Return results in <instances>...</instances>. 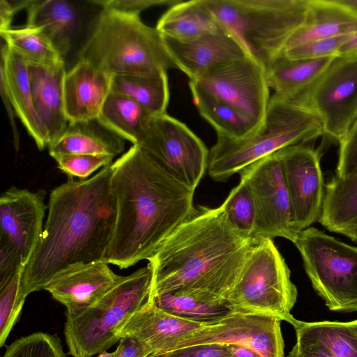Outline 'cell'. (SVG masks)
<instances>
[{
  "label": "cell",
  "instance_id": "6da1fadb",
  "mask_svg": "<svg viewBox=\"0 0 357 357\" xmlns=\"http://www.w3.org/2000/svg\"><path fill=\"white\" fill-rule=\"evenodd\" d=\"M112 168L116 218L102 260L124 269L151 258L190 216L195 190L137 144Z\"/></svg>",
  "mask_w": 357,
  "mask_h": 357
},
{
  "label": "cell",
  "instance_id": "7a4b0ae2",
  "mask_svg": "<svg viewBox=\"0 0 357 357\" xmlns=\"http://www.w3.org/2000/svg\"><path fill=\"white\" fill-rule=\"evenodd\" d=\"M112 164L86 179L68 177L50 195L38 245L22 275L20 296L45 289L61 270L102 259L116 218Z\"/></svg>",
  "mask_w": 357,
  "mask_h": 357
},
{
  "label": "cell",
  "instance_id": "3957f363",
  "mask_svg": "<svg viewBox=\"0 0 357 357\" xmlns=\"http://www.w3.org/2000/svg\"><path fill=\"white\" fill-rule=\"evenodd\" d=\"M252 241L233 227L222 205L195 206L148 259L152 271L149 298L167 292L192 291L226 299Z\"/></svg>",
  "mask_w": 357,
  "mask_h": 357
},
{
  "label": "cell",
  "instance_id": "277c9868",
  "mask_svg": "<svg viewBox=\"0 0 357 357\" xmlns=\"http://www.w3.org/2000/svg\"><path fill=\"white\" fill-rule=\"evenodd\" d=\"M322 135V123L312 110L273 94L252 134L238 139L217 136L209 151L208 173L213 180L224 181L282 149L307 144Z\"/></svg>",
  "mask_w": 357,
  "mask_h": 357
},
{
  "label": "cell",
  "instance_id": "5b68a950",
  "mask_svg": "<svg viewBox=\"0 0 357 357\" xmlns=\"http://www.w3.org/2000/svg\"><path fill=\"white\" fill-rule=\"evenodd\" d=\"M79 56L112 77L177 69L155 27L110 10L102 9Z\"/></svg>",
  "mask_w": 357,
  "mask_h": 357
},
{
  "label": "cell",
  "instance_id": "8992f818",
  "mask_svg": "<svg viewBox=\"0 0 357 357\" xmlns=\"http://www.w3.org/2000/svg\"><path fill=\"white\" fill-rule=\"evenodd\" d=\"M220 24L247 54L265 67L303 24L308 0H205Z\"/></svg>",
  "mask_w": 357,
  "mask_h": 357
},
{
  "label": "cell",
  "instance_id": "52a82bcc",
  "mask_svg": "<svg viewBox=\"0 0 357 357\" xmlns=\"http://www.w3.org/2000/svg\"><path fill=\"white\" fill-rule=\"evenodd\" d=\"M151 282L152 271L147 265L121 276L107 294L87 308L66 314L63 333L68 354L93 357L119 342L121 328L148 301Z\"/></svg>",
  "mask_w": 357,
  "mask_h": 357
},
{
  "label": "cell",
  "instance_id": "ba28073f",
  "mask_svg": "<svg viewBox=\"0 0 357 357\" xmlns=\"http://www.w3.org/2000/svg\"><path fill=\"white\" fill-rule=\"evenodd\" d=\"M298 296L290 270L273 239L252 238L238 278L226 297L234 311L260 314L285 321L293 326L291 314Z\"/></svg>",
  "mask_w": 357,
  "mask_h": 357
},
{
  "label": "cell",
  "instance_id": "9c48e42d",
  "mask_svg": "<svg viewBox=\"0 0 357 357\" xmlns=\"http://www.w3.org/2000/svg\"><path fill=\"white\" fill-rule=\"evenodd\" d=\"M294 245L317 294L333 311H357V247L309 227Z\"/></svg>",
  "mask_w": 357,
  "mask_h": 357
},
{
  "label": "cell",
  "instance_id": "30bf717a",
  "mask_svg": "<svg viewBox=\"0 0 357 357\" xmlns=\"http://www.w3.org/2000/svg\"><path fill=\"white\" fill-rule=\"evenodd\" d=\"M137 145L194 190L207 169L209 151L204 142L186 125L166 113L146 119Z\"/></svg>",
  "mask_w": 357,
  "mask_h": 357
},
{
  "label": "cell",
  "instance_id": "8fae6325",
  "mask_svg": "<svg viewBox=\"0 0 357 357\" xmlns=\"http://www.w3.org/2000/svg\"><path fill=\"white\" fill-rule=\"evenodd\" d=\"M248 185L255 211L251 238H286L292 243L298 231L294 225L291 204L276 153L249 165L240 173Z\"/></svg>",
  "mask_w": 357,
  "mask_h": 357
},
{
  "label": "cell",
  "instance_id": "7c38bea8",
  "mask_svg": "<svg viewBox=\"0 0 357 357\" xmlns=\"http://www.w3.org/2000/svg\"><path fill=\"white\" fill-rule=\"evenodd\" d=\"M292 102L312 110L322 123L324 135L339 143L357 118V58L337 56L317 82Z\"/></svg>",
  "mask_w": 357,
  "mask_h": 357
},
{
  "label": "cell",
  "instance_id": "4fadbf2b",
  "mask_svg": "<svg viewBox=\"0 0 357 357\" xmlns=\"http://www.w3.org/2000/svg\"><path fill=\"white\" fill-rule=\"evenodd\" d=\"M189 86L228 104L259 124L271 98L265 66L248 55L190 80Z\"/></svg>",
  "mask_w": 357,
  "mask_h": 357
},
{
  "label": "cell",
  "instance_id": "5bb4252c",
  "mask_svg": "<svg viewBox=\"0 0 357 357\" xmlns=\"http://www.w3.org/2000/svg\"><path fill=\"white\" fill-rule=\"evenodd\" d=\"M280 322L271 316L234 312L218 321L204 325L181 340L173 350L196 344H220L245 347L262 357H284Z\"/></svg>",
  "mask_w": 357,
  "mask_h": 357
},
{
  "label": "cell",
  "instance_id": "9a60e30c",
  "mask_svg": "<svg viewBox=\"0 0 357 357\" xmlns=\"http://www.w3.org/2000/svg\"><path fill=\"white\" fill-rule=\"evenodd\" d=\"M289 192L298 231L319 221L325 194L321 155L307 144H296L277 151Z\"/></svg>",
  "mask_w": 357,
  "mask_h": 357
},
{
  "label": "cell",
  "instance_id": "2e32d148",
  "mask_svg": "<svg viewBox=\"0 0 357 357\" xmlns=\"http://www.w3.org/2000/svg\"><path fill=\"white\" fill-rule=\"evenodd\" d=\"M45 192L11 187L0 197L1 235L18 252L23 266L29 261L43 231L47 206Z\"/></svg>",
  "mask_w": 357,
  "mask_h": 357
},
{
  "label": "cell",
  "instance_id": "e0dca14e",
  "mask_svg": "<svg viewBox=\"0 0 357 357\" xmlns=\"http://www.w3.org/2000/svg\"><path fill=\"white\" fill-rule=\"evenodd\" d=\"M120 277L103 260L77 264L56 273L44 290L66 308V314H73L100 299Z\"/></svg>",
  "mask_w": 357,
  "mask_h": 357
},
{
  "label": "cell",
  "instance_id": "ac0fdd59",
  "mask_svg": "<svg viewBox=\"0 0 357 357\" xmlns=\"http://www.w3.org/2000/svg\"><path fill=\"white\" fill-rule=\"evenodd\" d=\"M163 38L177 69L190 80L248 56L241 44L223 28L218 32L189 40Z\"/></svg>",
  "mask_w": 357,
  "mask_h": 357
},
{
  "label": "cell",
  "instance_id": "d6986e66",
  "mask_svg": "<svg viewBox=\"0 0 357 357\" xmlns=\"http://www.w3.org/2000/svg\"><path fill=\"white\" fill-rule=\"evenodd\" d=\"M204 324L184 319L158 307L148 299L121 328L119 336L132 337L151 352V357L170 351Z\"/></svg>",
  "mask_w": 357,
  "mask_h": 357
},
{
  "label": "cell",
  "instance_id": "ffe728a7",
  "mask_svg": "<svg viewBox=\"0 0 357 357\" xmlns=\"http://www.w3.org/2000/svg\"><path fill=\"white\" fill-rule=\"evenodd\" d=\"M28 73L34 107L50 144L69 125L64 102V61L50 65L28 63Z\"/></svg>",
  "mask_w": 357,
  "mask_h": 357
},
{
  "label": "cell",
  "instance_id": "44dd1931",
  "mask_svg": "<svg viewBox=\"0 0 357 357\" xmlns=\"http://www.w3.org/2000/svg\"><path fill=\"white\" fill-rule=\"evenodd\" d=\"M112 76L91 63L79 59L66 72L64 82L65 109L69 123L98 118L111 92Z\"/></svg>",
  "mask_w": 357,
  "mask_h": 357
},
{
  "label": "cell",
  "instance_id": "7402d4cb",
  "mask_svg": "<svg viewBox=\"0 0 357 357\" xmlns=\"http://www.w3.org/2000/svg\"><path fill=\"white\" fill-rule=\"evenodd\" d=\"M0 84L5 87L15 114L17 116L37 147L48 146L47 134L36 112L30 87L28 62L9 48L1 47Z\"/></svg>",
  "mask_w": 357,
  "mask_h": 357
},
{
  "label": "cell",
  "instance_id": "603a6c76",
  "mask_svg": "<svg viewBox=\"0 0 357 357\" xmlns=\"http://www.w3.org/2000/svg\"><path fill=\"white\" fill-rule=\"evenodd\" d=\"M356 31L357 16L338 0H308L305 21L289 38L284 50L308 41Z\"/></svg>",
  "mask_w": 357,
  "mask_h": 357
},
{
  "label": "cell",
  "instance_id": "cb8c5ba5",
  "mask_svg": "<svg viewBox=\"0 0 357 357\" xmlns=\"http://www.w3.org/2000/svg\"><path fill=\"white\" fill-rule=\"evenodd\" d=\"M125 149V139L98 119L70 123L65 132L48 146L51 156L58 154L106 155L115 157Z\"/></svg>",
  "mask_w": 357,
  "mask_h": 357
},
{
  "label": "cell",
  "instance_id": "d4e9b609",
  "mask_svg": "<svg viewBox=\"0 0 357 357\" xmlns=\"http://www.w3.org/2000/svg\"><path fill=\"white\" fill-rule=\"evenodd\" d=\"M336 57L293 60L281 53L266 67L268 86L275 95L294 101L317 82Z\"/></svg>",
  "mask_w": 357,
  "mask_h": 357
},
{
  "label": "cell",
  "instance_id": "484cf974",
  "mask_svg": "<svg viewBox=\"0 0 357 357\" xmlns=\"http://www.w3.org/2000/svg\"><path fill=\"white\" fill-rule=\"evenodd\" d=\"M155 28L163 37L176 40H192L222 29L205 0L179 1L161 16Z\"/></svg>",
  "mask_w": 357,
  "mask_h": 357
},
{
  "label": "cell",
  "instance_id": "4316f807",
  "mask_svg": "<svg viewBox=\"0 0 357 357\" xmlns=\"http://www.w3.org/2000/svg\"><path fill=\"white\" fill-rule=\"evenodd\" d=\"M149 299L167 312L204 325L218 321L234 312L225 299L208 292L172 291Z\"/></svg>",
  "mask_w": 357,
  "mask_h": 357
},
{
  "label": "cell",
  "instance_id": "83f0119b",
  "mask_svg": "<svg viewBox=\"0 0 357 357\" xmlns=\"http://www.w3.org/2000/svg\"><path fill=\"white\" fill-rule=\"evenodd\" d=\"M26 9V26L42 31L63 56L70 49L75 26L73 7L63 0H33L27 1Z\"/></svg>",
  "mask_w": 357,
  "mask_h": 357
},
{
  "label": "cell",
  "instance_id": "f1b7e54d",
  "mask_svg": "<svg viewBox=\"0 0 357 357\" xmlns=\"http://www.w3.org/2000/svg\"><path fill=\"white\" fill-rule=\"evenodd\" d=\"M319 222L328 230L344 234L357 224V171L326 184Z\"/></svg>",
  "mask_w": 357,
  "mask_h": 357
},
{
  "label": "cell",
  "instance_id": "f546056e",
  "mask_svg": "<svg viewBox=\"0 0 357 357\" xmlns=\"http://www.w3.org/2000/svg\"><path fill=\"white\" fill-rule=\"evenodd\" d=\"M111 92L135 100L151 115L166 113L170 96L164 71L112 76Z\"/></svg>",
  "mask_w": 357,
  "mask_h": 357
},
{
  "label": "cell",
  "instance_id": "4dcf8cb0",
  "mask_svg": "<svg viewBox=\"0 0 357 357\" xmlns=\"http://www.w3.org/2000/svg\"><path fill=\"white\" fill-rule=\"evenodd\" d=\"M296 342L319 344L333 357H357V319L348 322H304L294 326Z\"/></svg>",
  "mask_w": 357,
  "mask_h": 357
},
{
  "label": "cell",
  "instance_id": "1f68e13d",
  "mask_svg": "<svg viewBox=\"0 0 357 357\" xmlns=\"http://www.w3.org/2000/svg\"><path fill=\"white\" fill-rule=\"evenodd\" d=\"M189 86L199 113L215 130L217 136L242 139L252 134L259 126L228 104L195 86Z\"/></svg>",
  "mask_w": 357,
  "mask_h": 357
},
{
  "label": "cell",
  "instance_id": "d6a6232c",
  "mask_svg": "<svg viewBox=\"0 0 357 357\" xmlns=\"http://www.w3.org/2000/svg\"><path fill=\"white\" fill-rule=\"evenodd\" d=\"M151 116L135 100L110 92L98 119L125 140L137 144L146 119Z\"/></svg>",
  "mask_w": 357,
  "mask_h": 357
},
{
  "label": "cell",
  "instance_id": "836d02e7",
  "mask_svg": "<svg viewBox=\"0 0 357 357\" xmlns=\"http://www.w3.org/2000/svg\"><path fill=\"white\" fill-rule=\"evenodd\" d=\"M7 46L28 63L50 65L63 61L61 53L38 29L25 26L0 31Z\"/></svg>",
  "mask_w": 357,
  "mask_h": 357
},
{
  "label": "cell",
  "instance_id": "e575fe53",
  "mask_svg": "<svg viewBox=\"0 0 357 357\" xmlns=\"http://www.w3.org/2000/svg\"><path fill=\"white\" fill-rule=\"evenodd\" d=\"M229 223L237 231L251 238L255 219V206L250 190L240 179L222 204Z\"/></svg>",
  "mask_w": 357,
  "mask_h": 357
},
{
  "label": "cell",
  "instance_id": "d590c367",
  "mask_svg": "<svg viewBox=\"0 0 357 357\" xmlns=\"http://www.w3.org/2000/svg\"><path fill=\"white\" fill-rule=\"evenodd\" d=\"M2 357H66L57 335L36 332L15 340Z\"/></svg>",
  "mask_w": 357,
  "mask_h": 357
},
{
  "label": "cell",
  "instance_id": "8d00e7d4",
  "mask_svg": "<svg viewBox=\"0 0 357 357\" xmlns=\"http://www.w3.org/2000/svg\"><path fill=\"white\" fill-rule=\"evenodd\" d=\"M24 269L0 289V347L3 346L17 323L25 301L20 296Z\"/></svg>",
  "mask_w": 357,
  "mask_h": 357
},
{
  "label": "cell",
  "instance_id": "74e56055",
  "mask_svg": "<svg viewBox=\"0 0 357 357\" xmlns=\"http://www.w3.org/2000/svg\"><path fill=\"white\" fill-rule=\"evenodd\" d=\"M58 168L68 177L86 179L95 171L112 164L114 157L106 155L58 154L52 156Z\"/></svg>",
  "mask_w": 357,
  "mask_h": 357
},
{
  "label": "cell",
  "instance_id": "f35d334b",
  "mask_svg": "<svg viewBox=\"0 0 357 357\" xmlns=\"http://www.w3.org/2000/svg\"><path fill=\"white\" fill-rule=\"evenodd\" d=\"M351 34L308 41L287 48L282 53L293 60L338 56L339 49Z\"/></svg>",
  "mask_w": 357,
  "mask_h": 357
},
{
  "label": "cell",
  "instance_id": "ab89813d",
  "mask_svg": "<svg viewBox=\"0 0 357 357\" xmlns=\"http://www.w3.org/2000/svg\"><path fill=\"white\" fill-rule=\"evenodd\" d=\"M335 177L345 178L357 171V118L339 142Z\"/></svg>",
  "mask_w": 357,
  "mask_h": 357
},
{
  "label": "cell",
  "instance_id": "60d3db41",
  "mask_svg": "<svg viewBox=\"0 0 357 357\" xmlns=\"http://www.w3.org/2000/svg\"><path fill=\"white\" fill-rule=\"evenodd\" d=\"M23 268L18 252L6 239L0 237V289Z\"/></svg>",
  "mask_w": 357,
  "mask_h": 357
},
{
  "label": "cell",
  "instance_id": "b9f144b4",
  "mask_svg": "<svg viewBox=\"0 0 357 357\" xmlns=\"http://www.w3.org/2000/svg\"><path fill=\"white\" fill-rule=\"evenodd\" d=\"M179 0H104L93 1L103 10H110L116 12L139 15L149 8L153 6H169V7L178 3Z\"/></svg>",
  "mask_w": 357,
  "mask_h": 357
},
{
  "label": "cell",
  "instance_id": "7bdbcfd3",
  "mask_svg": "<svg viewBox=\"0 0 357 357\" xmlns=\"http://www.w3.org/2000/svg\"><path fill=\"white\" fill-rule=\"evenodd\" d=\"M229 344H205L188 346L153 357H229Z\"/></svg>",
  "mask_w": 357,
  "mask_h": 357
},
{
  "label": "cell",
  "instance_id": "ee69618b",
  "mask_svg": "<svg viewBox=\"0 0 357 357\" xmlns=\"http://www.w3.org/2000/svg\"><path fill=\"white\" fill-rule=\"evenodd\" d=\"M151 351L132 337H123L119 340L114 357H151Z\"/></svg>",
  "mask_w": 357,
  "mask_h": 357
},
{
  "label": "cell",
  "instance_id": "f6af8a7d",
  "mask_svg": "<svg viewBox=\"0 0 357 357\" xmlns=\"http://www.w3.org/2000/svg\"><path fill=\"white\" fill-rule=\"evenodd\" d=\"M287 357H333L330 351L319 344L296 342Z\"/></svg>",
  "mask_w": 357,
  "mask_h": 357
},
{
  "label": "cell",
  "instance_id": "bcb514c9",
  "mask_svg": "<svg viewBox=\"0 0 357 357\" xmlns=\"http://www.w3.org/2000/svg\"><path fill=\"white\" fill-rule=\"evenodd\" d=\"M28 1L17 2L13 5L6 0L0 1V31L11 28V23L17 10L26 8Z\"/></svg>",
  "mask_w": 357,
  "mask_h": 357
},
{
  "label": "cell",
  "instance_id": "7dc6e473",
  "mask_svg": "<svg viewBox=\"0 0 357 357\" xmlns=\"http://www.w3.org/2000/svg\"><path fill=\"white\" fill-rule=\"evenodd\" d=\"M338 56L357 58V31L353 33L342 44L339 49Z\"/></svg>",
  "mask_w": 357,
  "mask_h": 357
},
{
  "label": "cell",
  "instance_id": "c3c4849f",
  "mask_svg": "<svg viewBox=\"0 0 357 357\" xmlns=\"http://www.w3.org/2000/svg\"><path fill=\"white\" fill-rule=\"evenodd\" d=\"M231 354L229 357H262L257 352L245 347L230 345Z\"/></svg>",
  "mask_w": 357,
  "mask_h": 357
},
{
  "label": "cell",
  "instance_id": "681fc988",
  "mask_svg": "<svg viewBox=\"0 0 357 357\" xmlns=\"http://www.w3.org/2000/svg\"><path fill=\"white\" fill-rule=\"evenodd\" d=\"M339 2L357 16V0H338Z\"/></svg>",
  "mask_w": 357,
  "mask_h": 357
},
{
  "label": "cell",
  "instance_id": "f907efd6",
  "mask_svg": "<svg viewBox=\"0 0 357 357\" xmlns=\"http://www.w3.org/2000/svg\"><path fill=\"white\" fill-rule=\"evenodd\" d=\"M343 235L347 236L352 241H357V224L347 230Z\"/></svg>",
  "mask_w": 357,
  "mask_h": 357
},
{
  "label": "cell",
  "instance_id": "816d5d0a",
  "mask_svg": "<svg viewBox=\"0 0 357 357\" xmlns=\"http://www.w3.org/2000/svg\"><path fill=\"white\" fill-rule=\"evenodd\" d=\"M114 351L112 352H108L107 351H105L103 352L100 353L97 357H114Z\"/></svg>",
  "mask_w": 357,
  "mask_h": 357
}]
</instances>
